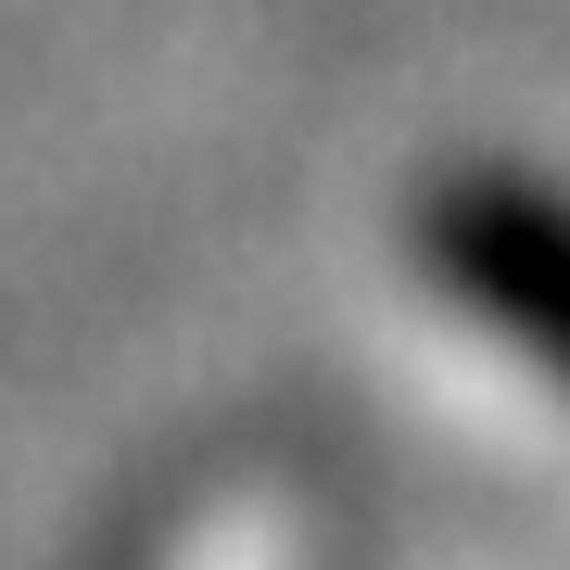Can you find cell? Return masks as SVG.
Returning a JSON list of instances; mask_svg holds the SVG:
<instances>
[{"label":"cell","mask_w":570,"mask_h":570,"mask_svg":"<svg viewBox=\"0 0 570 570\" xmlns=\"http://www.w3.org/2000/svg\"><path fill=\"white\" fill-rule=\"evenodd\" d=\"M419 266L444 305H469L532 381L570 393V190L532 165H444L419 190Z\"/></svg>","instance_id":"6da1fadb"}]
</instances>
